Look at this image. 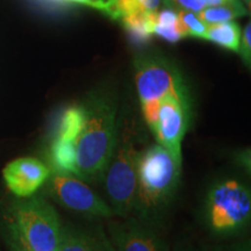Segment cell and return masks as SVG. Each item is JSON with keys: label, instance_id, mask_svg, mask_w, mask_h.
<instances>
[{"label": "cell", "instance_id": "obj_1", "mask_svg": "<svg viewBox=\"0 0 251 251\" xmlns=\"http://www.w3.org/2000/svg\"><path fill=\"white\" fill-rule=\"evenodd\" d=\"M86 119L76 143L78 177L85 181L102 180L117 146L118 103L114 96L96 92L84 102Z\"/></svg>", "mask_w": 251, "mask_h": 251}, {"label": "cell", "instance_id": "obj_2", "mask_svg": "<svg viewBox=\"0 0 251 251\" xmlns=\"http://www.w3.org/2000/svg\"><path fill=\"white\" fill-rule=\"evenodd\" d=\"M181 166L183 161L158 143L141 151L133 209L136 219L153 226L177 192Z\"/></svg>", "mask_w": 251, "mask_h": 251}, {"label": "cell", "instance_id": "obj_3", "mask_svg": "<svg viewBox=\"0 0 251 251\" xmlns=\"http://www.w3.org/2000/svg\"><path fill=\"white\" fill-rule=\"evenodd\" d=\"M137 122L121 118L117 146L105 172V184L113 214L128 218L133 213L136 196L137 161L142 150Z\"/></svg>", "mask_w": 251, "mask_h": 251}, {"label": "cell", "instance_id": "obj_4", "mask_svg": "<svg viewBox=\"0 0 251 251\" xmlns=\"http://www.w3.org/2000/svg\"><path fill=\"white\" fill-rule=\"evenodd\" d=\"M134 68L141 112L150 130L156 124L163 99L171 97L192 102L179 68L170 59L153 54L140 55L134 59Z\"/></svg>", "mask_w": 251, "mask_h": 251}, {"label": "cell", "instance_id": "obj_5", "mask_svg": "<svg viewBox=\"0 0 251 251\" xmlns=\"http://www.w3.org/2000/svg\"><path fill=\"white\" fill-rule=\"evenodd\" d=\"M8 238L27 251H57L63 226L58 213L41 197L21 198L7 215Z\"/></svg>", "mask_w": 251, "mask_h": 251}, {"label": "cell", "instance_id": "obj_6", "mask_svg": "<svg viewBox=\"0 0 251 251\" xmlns=\"http://www.w3.org/2000/svg\"><path fill=\"white\" fill-rule=\"evenodd\" d=\"M203 218L206 227L215 236L241 234L250 224V188L236 178L215 181L207 192Z\"/></svg>", "mask_w": 251, "mask_h": 251}, {"label": "cell", "instance_id": "obj_7", "mask_svg": "<svg viewBox=\"0 0 251 251\" xmlns=\"http://www.w3.org/2000/svg\"><path fill=\"white\" fill-rule=\"evenodd\" d=\"M48 192L65 208L89 218H111L112 208L77 176L54 172L48 178Z\"/></svg>", "mask_w": 251, "mask_h": 251}, {"label": "cell", "instance_id": "obj_8", "mask_svg": "<svg viewBox=\"0 0 251 251\" xmlns=\"http://www.w3.org/2000/svg\"><path fill=\"white\" fill-rule=\"evenodd\" d=\"M191 117L192 102L171 97L159 102L157 120L151 131L157 143L179 159H183L181 142L190 127Z\"/></svg>", "mask_w": 251, "mask_h": 251}, {"label": "cell", "instance_id": "obj_9", "mask_svg": "<svg viewBox=\"0 0 251 251\" xmlns=\"http://www.w3.org/2000/svg\"><path fill=\"white\" fill-rule=\"evenodd\" d=\"M108 229L115 251H171L153 226L136 218L111 222Z\"/></svg>", "mask_w": 251, "mask_h": 251}, {"label": "cell", "instance_id": "obj_10", "mask_svg": "<svg viewBox=\"0 0 251 251\" xmlns=\"http://www.w3.org/2000/svg\"><path fill=\"white\" fill-rule=\"evenodd\" d=\"M50 175L51 171L48 166L35 157L13 159L2 170L6 186L18 198L34 196V193L47 183Z\"/></svg>", "mask_w": 251, "mask_h": 251}, {"label": "cell", "instance_id": "obj_11", "mask_svg": "<svg viewBox=\"0 0 251 251\" xmlns=\"http://www.w3.org/2000/svg\"><path fill=\"white\" fill-rule=\"evenodd\" d=\"M57 251H115V248L101 227L67 226L62 229Z\"/></svg>", "mask_w": 251, "mask_h": 251}, {"label": "cell", "instance_id": "obj_12", "mask_svg": "<svg viewBox=\"0 0 251 251\" xmlns=\"http://www.w3.org/2000/svg\"><path fill=\"white\" fill-rule=\"evenodd\" d=\"M163 0H102L101 11L115 20L133 14H149L158 11Z\"/></svg>", "mask_w": 251, "mask_h": 251}, {"label": "cell", "instance_id": "obj_13", "mask_svg": "<svg viewBox=\"0 0 251 251\" xmlns=\"http://www.w3.org/2000/svg\"><path fill=\"white\" fill-rule=\"evenodd\" d=\"M86 119V109L84 103L71 105L62 112L58 125L56 127L55 139L77 143L83 130Z\"/></svg>", "mask_w": 251, "mask_h": 251}, {"label": "cell", "instance_id": "obj_14", "mask_svg": "<svg viewBox=\"0 0 251 251\" xmlns=\"http://www.w3.org/2000/svg\"><path fill=\"white\" fill-rule=\"evenodd\" d=\"M49 159L54 172L71 174L78 177L76 143L52 139L49 148Z\"/></svg>", "mask_w": 251, "mask_h": 251}, {"label": "cell", "instance_id": "obj_15", "mask_svg": "<svg viewBox=\"0 0 251 251\" xmlns=\"http://www.w3.org/2000/svg\"><path fill=\"white\" fill-rule=\"evenodd\" d=\"M151 34L158 35L169 42H177L184 39L177 12L174 9H158L151 14Z\"/></svg>", "mask_w": 251, "mask_h": 251}, {"label": "cell", "instance_id": "obj_16", "mask_svg": "<svg viewBox=\"0 0 251 251\" xmlns=\"http://www.w3.org/2000/svg\"><path fill=\"white\" fill-rule=\"evenodd\" d=\"M203 39L214 42L226 49L231 50V51L238 52L241 41V30L238 25L231 23V21L208 25L205 31V35H203Z\"/></svg>", "mask_w": 251, "mask_h": 251}, {"label": "cell", "instance_id": "obj_17", "mask_svg": "<svg viewBox=\"0 0 251 251\" xmlns=\"http://www.w3.org/2000/svg\"><path fill=\"white\" fill-rule=\"evenodd\" d=\"M246 14V7L240 1L228 5L207 6L197 13L198 18L207 26L220 23H228V21L234 20L238 17H243Z\"/></svg>", "mask_w": 251, "mask_h": 251}, {"label": "cell", "instance_id": "obj_18", "mask_svg": "<svg viewBox=\"0 0 251 251\" xmlns=\"http://www.w3.org/2000/svg\"><path fill=\"white\" fill-rule=\"evenodd\" d=\"M178 20H179L180 27L183 29L185 36H193L203 39L207 25L203 24L197 13L190 11H178Z\"/></svg>", "mask_w": 251, "mask_h": 251}, {"label": "cell", "instance_id": "obj_19", "mask_svg": "<svg viewBox=\"0 0 251 251\" xmlns=\"http://www.w3.org/2000/svg\"><path fill=\"white\" fill-rule=\"evenodd\" d=\"M163 4L166 7L174 11H190L198 13L206 7L203 0H163Z\"/></svg>", "mask_w": 251, "mask_h": 251}, {"label": "cell", "instance_id": "obj_20", "mask_svg": "<svg viewBox=\"0 0 251 251\" xmlns=\"http://www.w3.org/2000/svg\"><path fill=\"white\" fill-rule=\"evenodd\" d=\"M238 52L241 54V57H242L244 64H246L248 68H250V62H251V25L250 23H248V25L243 30L242 36H241Z\"/></svg>", "mask_w": 251, "mask_h": 251}, {"label": "cell", "instance_id": "obj_21", "mask_svg": "<svg viewBox=\"0 0 251 251\" xmlns=\"http://www.w3.org/2000/svg\"><path fill=\"white\" fill-rule=\"evenodd\" d=\"M211 251H251L250 240H242L238 241V242L228 244V246L215 247Z\"/></svg>", "mask_w": 251, "mask_h": 251}, {"label": "cell", "instance_id": "obj_22", "mask_svg": "<svg viewBox=\"0 0 251 251\" xmlns=\"http://www.w3.org/2000/svg\"><path fill=\"white\" fill-rule=\"evenodd\" d=\"M59 2H68V4H78V5H85L90 7L100 9L102 8V0H55Z\"/></svg>", "mask_w": 251, "mask_h": 251}, {"label": "cell", "instance_id": "obj_23", "mask_svg": "<svg viewBox=\"0 0 251 251\" xmlns=\"http://www.w3.org/2000/svg\"><path fill=\"white\" fill-rule=\"evenodd\" d=\"M174 251H202L191 242H179L174 248Z\"/></svg>", "mask_w": 251, "mask_h": 251}, {"label": "cell", "instance_id": "obj_24", "mask_svg": "<svg viewBox=\"0 0 251 251\" xmlns=\"http://www.w3.org/2000/svg\"><path fill=\"white\" fill-rule=\"evenodd\" d=\"M8 244H9V248H11V251H27L26 249H24L20 244L14 242L13 240H9V238H8Z\"/></svg>", "mask_w": 251, "mask_h": 251}, {"label": "cell", "instance_id": "obj_25", "mask_svg": "<svg viewBox=\"0 0 251 251\" xmlns=\"http://www.w3.org/2000/svg\"><path fill=\"white\" fill-rule=\"evenodd\" d=\"M250 1H251V0H244V2H247L248 7H250Z\"/></svg>", "mask_w": 251, "mask_h": 251}]
</instances>
